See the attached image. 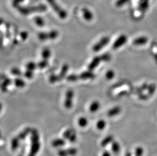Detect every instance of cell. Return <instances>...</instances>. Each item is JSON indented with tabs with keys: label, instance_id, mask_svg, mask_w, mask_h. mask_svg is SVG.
I'll return each mask as SVG.
<instances>
[{
	"label": "cell",
	"instance_id": "52a82bcc",
	"mask_svg": "<svg viewBox=\"0 0 157 156\" xmlns=\"http://www.w3.org/2000/svg\"><path fill=\"white\" fill-rule=\"evenodd\" d=\"M74 93L72 90H68L66 93L64 105L67 109H70L73 107V99L74 98Z\"/></svg>",
	"mask_w": 157,
	"mask_h": 156
},
{
	"label": "cell",
	"instance_id": "74e56055",
	"mask_svg": "<svg viewBox=\"0 0 157 156\" xmlns=\"http://www.w3.org/2000/svg\"><path fill=\"white\" fill-rule=\"evenodd\" d=\"M24 0H12V6L14 8H17L20 6V3H23Z\"/></svg>",
	"mask_w": 157,
	"mask_h": 156
},
{
	"label": "cell",
	"instance_id": "277c9868",
	"mask_svg": "<svg viewBox=\"0 0 157 156\" xmlns=\"http://www.w3.org/2000/svg\"><path fill=\"white\" fill-rule=\"evenodd\" d=\"M47 1L60 19L65 20V18H66L67 13L64 9L60 7V6L57 3L56 0H47Z\"/></svg>",
	"mask_w": 157,
	"mask_h": 156
},
{
	"label": "cell",
	"instance_id": "d6986e66",
	"mask_svg": "<svg viewBox=\"0 0 157 156\" xmlns=\"http://www.w3.org/2000/svg\"><path fill=\"white\" fill-rule=\"evenodd\" d=\"M111 149L112 152H113V153L117 154L119 153L121 151V145L119 142L114 140L111 144Z\"/></svg>",
	"mask_w": 157,
	"mask_h": 156
},
{
	"label": "cell",
	"instance_id": "8d00e7d4",
	"mask_svg": "<svg viewBox=\"0 0 157 156\" xmlns=\"http://www.w3.org/2000/svg\"><path fill=\"white\" fill-rule=\"evenodd\" d=\"M102 62H108L111 59V56L108 53H104L101 55Z\"/></svg>",
	"mask_w": 157,
	"mask_h": 156
},
{
	"label": "cell",
	"instance_id": "7c38bea8",
	"mask_svg": "<svg viewBox=\"0 0 157 156\" xmlns=\"http://www.w3.org/2000/svg\"><path fill=\"white\" fill-rule=\"evenodd\" d=\"M150 6V0H139L138 9L139 10L144 13L148 10Z\"/></svg>",
	"mask_w": 157,
	"mask_h": 156
},
{
	"label": "cell",
	"instance_id": "cb8c5ba5",
	"mask_svg": "<svg viewBox=\"0 0 157 156\" xmlns=\"http://www.w3.org/2000/svg\"><path fill=\"white\" fill-rule=\"evenodd\" d=\"M14 83L15 86L18 88H23L26 85V83L21 78H16L14 80Z\"/></svg>",
	"mask_w": 157,
	"mask_h": 156
},
{
	"label": "cell",
	"instance_id": "7402d4cb",
	"mask_svg": "<svg viewBox=\"0 0 157 156\" xmlns=\"http://www.w3.org/2000/svg\"><path fill=\"white\" fill-rule=\"evenodd\" d=\"M78 125L80 128H86L89 124L88 119L85 117H80L78 120Z\"/></svg>",
	"mask_w": 157,
	"mask_h": 156
},
{
	"label": "cell",
	"instance_id": "6da1fadb",
	"mask_svg": "<svg viewBox=\"0 0 157 156\" xmlns=\"http://www.w3.org/2000/svg\"><path fill=\"white\" fill-rule=\"evenodd\" d=\"M30 148L27 156H36L41 148L40 135L38 130L32 129L30 134Z\"/></svg>",
	"mask_w": 157,
	"mask_h": 156
},
{
	"label": "cell",
	"instance_id": "5b68a950",
	"mask_svg": "<svg viewBox=\"0 0 157 156\" xmlns=\"http://www.w3.org/2000/svg\"><path fill=\"white\" fill-rule=\"evenodd\" d=\"M59 36L57 30H53L49 32H40L38 34L40 40L46 41L47 40H54Z\"/></svg>",
	"mask_w": 157,
	"mask_h": 156
},
{
	"label": "cell",
	"instance_id": "b9f144b4",
	"mask_svg": "<svg viewBox=\"0 0 157 156\" xmlns=\"http://www.w3.org/2000/svg\"><path fill=\"white\" fill-rule=\"evenodd\" d=\"M125 156H133L131 153L130 152H127V153L126 154Z\"/></svg>",
	"mask_w": 157,
	"mask_h": 156
},
{
	"label": "cell",
	"instance_id": "f546056e",
	"mask_svg": "<svg viewBox=\"0 0 157 156\" xmlns=\"http://www.w3.org/2000/svg\"><path fill=\"white\" fill-rule=\"evenodd\" d=\"M144 154V149L141 147H138L135 150L134 156H143Z\"/></svg>",
	"mask_w": 157,
	"mask_h": 156
},
{
	"label": "cell",
	"instance_id": "484cf974",
	"mask_svg": "<svg viewBox=\"0 0 157 156\" xmlns=\"http://www.w3.org/2000/svg\"><path fill=\"white\" fill-rule=\"evenodd\" d=\"M51 56V51L49 48H44L42 51V57L43 59L48 60Z\"/></svg>",
	"mask_w": 157,
	"mask_h": 156
},
{
	"label": "cell",
	"instance_id": "e0dca14e",
	"mask_svg": "<svg viewBox=\"0 0 157 156\" xmlns=\"http://www.w3.org/2000/svg\"><path fill=\"white\" fill-rule=\"evenodd\" d=\"M114 137L112 135H108L106 136L105 137L103 138L101 143V146L102 147H104L109 144H111V143L114 141Z\"/></svg>",
	"mask_w": 157,
	"mask_h": 156
},
{
	"label": "cell",
	"instance_id": "44dd1931",
	"mask_svg": "<svg viewBox=\"0 0 157 156\" xmlns=\"http://www.w3.org/2000/svg\"><path fill=\"white\" fill-rule=\"evenodd\" d=\"M69 68V66L67 64H64L62 66L60 73V74L59 75V76L60 78V80H62L66 77V76L67 74V72H68Z\"/></svg>",
	"mask_w": 157,
	"mask_h": 156
},
{
	"label": "cell",
	"instance_id": "4fadbf2b",
	"mask_svg": "<svg viewBox=\"0 0 157 156\" xmlns=\"http://www.w3.org/2000/svg\"><path fill=\"white\" fill-rule=\"evenodd\" d=\"M122 108L119 106H115L107 112V116L109 117H115L121 113Z\"/></svg>",
	"mask_w": 157,
	"mask_h": 156
},
{
	"label": "cell",
	"instance_id": "ac0fdd59",
	"mask_svg": "<svg viewBox=\"0 0 157 156\" xmlns=\"http://www.w3.org/2000/svg\"><path fill=\"white\" fill-rule=\"evenodd\" d=\"M100 103L98 101H94L91 103L89 105V111L91 113L97 112L100 108Z\"/></svg>",
	"mask_w": 157,
	"mask_h": 156
},
{
	"label": "cell",
	"instance_id": "60d3db41",
	"mask_svg": "<svg viewBox=\"0 0 157 156\" xmlns=\"http://www.w3.org/2000/svg\"><path fill=\"white\" fill-rule=\"evenodd\" d=\"M101 156H111V154L108 151H104L102 154Z\"/></svg>",
	"mask_w": 157,
	"mask_h": 156
},
{
	"label": "cell",
	"instance_id": "5bb4252c",
	"mask_svg": "<svg viewBox=\"0 0 157 156\" xmlns=\"http://www.w3.org/2000/svg\"><path fill=\"white\" fill-rule=\"evenodd\" d=\"M32 129L30 127H26L23 131H21L17 136L18 137L20 141H23L26 140V138L27 137V136H29V134H30Z\"/></svg>",
	"mask_w": 157,
	"mask_h": 156
},
{
	"label": "cell",
	"instance_id": "836d02e7",
	"mask_svg": "<svg viewBox=\"0 0 157 156\" xmlns=\"http://www.w3.org/2000/svg\"><path fill=\"white\" fill-rule=\"evenodd\" d=\"M115 76V73L113 70L110 69L106 73V78L108 80H111Z\"/></svg>",
	"mask_w": 157,
	"mask_h": 156
},
{
	"label": "cell",
	"instance_id": "ab89813d",
	"mask_svg": "<svg viewBox=\"0 0 157 156\" xmlns=\"http://www.w3.org/2000/svg\"><path fill=\"white\" fill-rule=\"evenodd\" d=\"M25 153H26V146H21V150H20L19 153L18 154L17 156H24L25 155Z\"/></svg>",
	"mask_w": 157,
	"mask_h": 156
},
{
	"label": "cell",
	"instance_id": "d590c367",
	"mask_svg": "<svg viewBox=\"0 0 157 156\" xmlns=\"http://www.w3.org/2000/svg\"><path fill=\"white\" fill-rule=\"evenodd\" d=\"M33 71L27 69L24 74V77L27 79H31L33 77Z\"/></svg>",
	"mask_w": 157,
	"mask_h": 156
},
{
	"label": "cell",
	"instance_id": "9a60e30c",
	"mask_svg": "<svg viewBox=\"0 0 157 156\" xmlns=\"http://www.w3.org/2000/svg\"><path fill=\"white\" fill-rule=\"evenodd\" d=\"M21 141L18 138V137L15 136L12 138L11 141V148L13 151H16L20 147Z\"/></svg>",
	"mask_w": 157,
	"mask_h": 156
},
{
	"label": "cell",
	"instance_id": "e575fe53",
	"mask_svg": "<svg viewBox=\"0 0 157 156\" xmlns=\"http://www.w3.org/2000/svg\"><path fill=\"white\" fill-rule=\"evenodd\" d=\"M11 73L12 75L16 76H20L22 75V72L19 69L17 68H14L12 69Z\"/></svg>",
	"mask_w": 157,
	"mask_h": 156
},
{
	"label": "cell",
	"instance_id": "3957f363",
	"mask_svg": "<svg viewBox=\"0 0 157 156\" xmlns=\"http://www.w3.org/2000/svg\"><path fill=\"white\" fill-rule=\"evenodd\" d=\"M95 78V74L93 73V71H85L79 75H76V74H71L68 76L67 77V80L69 82H76V81L79 80L94 79Z\"/></svg>",
	"mask_w": 157,
	"mask_h": 156
},
{
	"label": "cell",
	"instance_id": "7a4b0ae2",
	"mask_svg": "<svg viewBox=\"0 0 157 156\" xmlns=\"http://www.w3.org/2000/svg\"><path fill=\"white\" fill-rule=\"evenodd\" d=\"M17 10L20 13L23 15H29L34 13V12H43L47 10V6L44 4H40L38 6H20L17 8Z\"/></svg>",
	"mask_w": 157,
	"mask_h": 156
},
{
	"label": "cell",
	"instance_id": "d6a6232c",
	"mask_svg": "<svg viewBox=\"0 0 157 156\" xmlns=\"http://www.w3.org/2000/svg\"><path fill=\"white\" fill-rule=\"evenodd\" d=\"M69 156H75L77 154V149L75 147H70L67 149Z\"/></svg>",
	"mask_w": 157,
	"mask_h": 156
},
{
	"label": "cell",
	"instance_id": "83f0119b",
	"mask_svg": "<svg viewBox=\"0 0 157 156\" xmlns=\"http://www.w3.org/2000/svg\"><path fill=\"white\" fill-rule=\"evenodd\" d=\"M49 66V62L48 60L46 59H43L40 61L38 63H37V68H39L40 69H43L46 68Z\"/></svg>",
	"mask_w": 157,
	"mask_h": 156
},
{
	"label": "cell",
	"instance_id": "d4e9b609",
	"mask_svg": "<svg viewBox=\"0 0 157 156\" xmlns=\"http://www.w3.org/2000/svg\"><path fill=\"white\" fill-rule=\"evenodd\" d=\"M74 131H75L73 129H71V128H68V129L65 130L64 131L63 133V137L65 140H68L70 136H71V135L73 133Z\"/></svg>",
	"mask_w": 157,
	"mask_h": 156
},
{
	"label": "cell",
	"instance_id": "f1b7e54d",
	"mask_svg": "<svg viewBox=\"0 0 157 156\" xmlns=\"http://www.w3.org/2000/svg\"><path fill=\"white\" fill-rule=\"evenodd\" d=\"M26 68L27 69L34 71L37 68V64L35 63L34 62H29L26 65Z\"/></svg>",
	"mask_w": 157,
	"mask_h": 156
},
{
	"label": "cell",
	"instance_id": "2e32d148",
	"mask_svg": "<svg viewBox=\"0 0 157 156\" xmlns=\"http://www.w3.org/2000/svg\"><path fill=\"white\" fill-rule=\"evenodd\" d=\"M82 12L83 14V17L86 21H90L93 18V14L92 12L89 10L87 8L84 7L82 9Z\"/></svg>",
	"mask_w": 157,
	"mask_h": 156
},
{
	"label": "cell",
	"instance_id": "ffe728a7",
	"mask_svg": "<svg viewBox=\"0 0 157 156\" xmlns=\"http://www.w3.org/2000/svg\"><path fill=\"white\" fill-rule=\"evenodd\" d=\"M12 83V81L10 79L8 78H5L1 84V90L4 92L7 91L8 87Z\"/></svg>",
	"mask_w": 157,
	"mask_h": 156
},
{
	"label": "cell",
	"instance_id": "1f68e13d",
	"mask_svg": "<svg viewBox=\"0 0 157 156\" xmlns=\"http://www.w3.org/2000/svg\"><path fill=\"white\" fill-rule=\"evenodd\" d=\"M130 1V0H117L115 2V6L117 7H122L128 4Z\"/></svg>",
	"mask_w": 157,
	"mask_h": 156
},
{
	"label": "cell",
	"instance_id": "9c48e42d",
	"mask_svg": "<svg viewBox=\"0 0 157 156\" xmlns=\"http://www.w3.org/2000/svg\"><path fill=\"white\" fill-rule=\"evenodd\" d=\"M102 62L101 56H97L93 59L92 62L88 66V69L89 71H94L97 66L100 65V62Z\"/></svg>",
	"mask_w": 157,
	"mask_h": 156
},
{
	"label": "cell",
	"instance_id": "603a6c76",
	"mask_svg": "<svg viewBox=\"0 0 157 156\" xmlns=\"http://www.w3.org/2000/svg\"><path fill=\"white\" fill-rule=\"evenodd\" d=\"M107 123L104 119H100L96 123V128L98 130L102 131L106 127Z\"/></svg>",
	"mask_w": 157,
	"mask_h": 156
},
{
	"label": "cell",
	"instance_id": "f35d334b",
	"mask_svg": "<svg viewBox=\"0 0 157 156\" xmlns=\"http://www.w3.org/2000/svg\"><path fill=\"white\" fill-rule=\"evenodd\" d=\"M28 36H29V34L27 33V32H26V31L21 32L20 34V38L23 40H26V39H27V37H28Z\"/></svg>",
	"mask_w": 157,
	"mask_h": 156
},
{
	"label": "cell",
	"instance_id": "ba28073f",
	"mask_svg": "<svg viewBox=\"0 0 157 156\" xmlns=\"http://www.w3.org/2000/svg\"><path fill=\"white\" fill-rule=\"evenodd\" d=\"M128 41V37L125 34H122L115 40L112 45L113 49L116 50L123 46Z\"/></svg>",
	"mask_w": 157,
	"mask_h": 156
},
{
	"label": "cell",
	"instance_id": "30bf717a",
	"mask_svg": "<svg viewBox=\"0 0 157 156\" xmlns=\"http://www.w3.org/2000/svg\"><path fill=\"white\" fill-rule=\"evenodd\" d=\"M66 144V140L63 138H57L52 141V146L55 148L60 149Z\"/></svg>",
	"mask_w": 157,
	"mask_h": 156
},
{
	"label": "cell",
	"instance_id": "4dcf8cb0",
	"mask_svg": "<svg viewBox=\"0 0 157 156\" xmlns=\"http://www.w3.org/2000/svg\"><path fill=\"white\" fill-rule=\"evenodd\" d=\"M60 81V78L59 77V75H57L52 74L49 78V81L51 83H55Z\"/></svg>",
	"mask_w": 157,
	"mask_h": 156
},
{
	"label": "cell",
	"instance_id": "4316f807",
	"mask_svg": "<svg viewBox=\"0 0 157 156\" xmlns=\"http://www.w3.org/2000/svg\"><path fill=\"white\" fill-rule=\"evenodd\" d=\"M34 20L36 24L38 27H43L44 26L45 23H44V20L41 17L36 16L34 18Z\"/></svg>",
	"mask_w": 157,
	"mask_h": 156
},
{
	"label": "cell",
	"instance_id": "8992f818",
	"mask_svg": "<svg viewBox=\"0 0 157 156\" xmlns=\"http://www.w3.org/2000/svg\"><path fill=\"white\" fill-rule=\"evenodd\" d=\"M110 40V39L109 37H103V38L100 39L98 42H97L93 46V51L95 52H99L100 50H101L104 47H105L109 43Z\"/></svg>",
	"mask_w": 157,
	"mask_h": 156
},
{
	"label": "cell",
	"instance_id": "8fae6325",
	"mask_svg": "<svg viewBox=\"0 0 157 156\" xmlns=\"http://www.w3.org/2000/svg\"><path fill=\"white\" fill-rule=\"evenodd\" d=\"M148 38L145 36L138 37L135 39L133 41V44L135 46H143L148 42Z\"/></svg>",
	"mask_w": 157,
	"mask_h": 156
}]
</instances>
